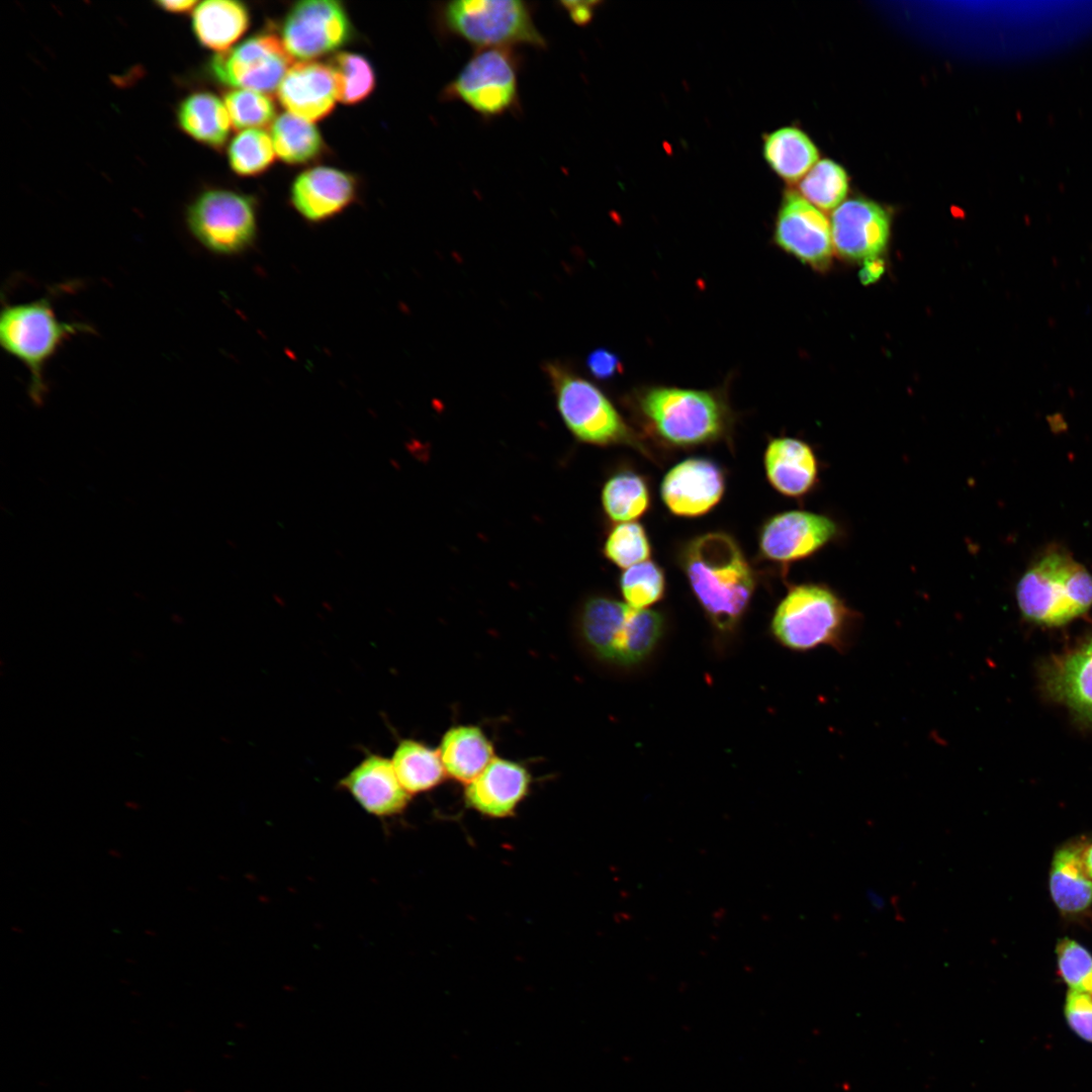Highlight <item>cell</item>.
<instances>
[{
	"label": "cell",
	"instance_id": "obj_8",
	"mask_svg": "<svg viewBox=\"0 0 1092 1092\" xmlns=\"http://www.w3.org/2000/svg\"><path fill=\"white\" fill-rule=\"evenodd\" d=\"M559 413L567 428L593 444H636V439L610 400L592 382L558 361L544 365Z\"/></svg>",
	"mask_w": 1092,
	"mask_h": 1092
},
{
	"label": "cell",
	"instance_id": "obj_42",
	"mask_svg": "<svg viewBox=\"0 0 1092 1092\" xmlns=\"http://www.w3.org/2000/svg\"><path fill=\"white\" fill-rule=\"evenodd\" d=\"M199 2L192 0H179V1H158L157 5L172 13H183L189 10H194Z\"/></svg>",
	"mask_w": 1092,
	"mask_h": 1092
},
{
	"label": "cell",
	"instance_id": "obj_17",
	"mask_svg": "<svg viewBox=\"0 0 1092 1092\" xmlns=\"http://www.w3.org/2000/svg\"><path fill=\"white\" fill-rule=\"evenodd\" d=\"M339 786L368 814L387 818L406 808L411 795L399 783L391 760L380 754H367L343 779Z\"/></svg>",
	"mask_w": 1092,
	"mask_h": 1092
},
{
	"label": "cell",
	"instance_id": "obj_16",
	"mask_svg": "<svg viewBox=\"0 0 1092 1092\" xmlns=\"http://www.w3.org/2000/svg\"><path fill=\"white\" fill-rule=\"evenodd\" d=\"M724 488V475L717 464L704 458H690L665 474L660 492L672 514L693 518L712 510L720 502Z\"/></svg>",
	"mask_w": 1092,
	"mask_h": 1092
},
{
	"label": "cell",
	"instance_id": "obj_11",
	"mask_svg": "<svg viewBox=\"0 0 1092 1092\" xmlns=\"http://www.w3.org/2000/svg\"><path fill=\"white\" fill-rule=\"evenodd\" d=\"M292 57L278 35L257 33L217 53L210 61L212 76L233 89L271 93L290 69Z\"/></svg>",
	"mask_w": 1092,
	"mask_h": 1092
},
{
	"label": "cell",
	"instance_id": "obj_5",
	"mask_svg": "<svg viewBox=\"0 0 1092 1092\" xmlns=\"http://www.w3.org/2000/svg\"><path fill=\"white\" fill-rule=\"evenodd\" d=\"M1015 595L1029 621L1064 625L1092 607V574L1068 552L1050 550L1023 573Z\"/></svg>",
	"mask_w": 1092,
	"mask_h": 1092
},
{
	"label": "cell",
	"instance_id": "obj_24",
	"mask_svg": "<svg viewBox=\"0 0 1092 1092\" xmlns=\"http://www.w3.org/2000/svg\"><path fill=\"white\" fill-rule=\"evenodd\" d=\"M447 776L469 784L495 757L492 742L480 727L458 725L448 729L438 747Z\"/></svg>",
	"mask_w": 1092,
	"mask_h": 1092
},
{
	"label": "cell",
	"instance_id": "obj_1",
	"mask_svg": "<svg viewBox=\"0 0 1092 1092\" xmlns=\"http://www.w3.org/2000/svg\"><path fill=\"white\" fill-rule=\"evenodd\" d=\"M684 566L698 601L720 629L732 628L754 589V575L737 543L724 533L692 541Z\"/></svg>",
	"mask_w": 1092,
	"mask_h": 1092
},
{
	"label": "cell",
	"instance_id": "obj_30",
	"mask_svg": "<svg viewBox=\"0 0 1092 1092\" xmlns=\"http://www.w3.org/2000/svg\"><path fill=\"white\" fill-rule=\"evenodd\" d=\"M800 195L819 209L839 206L848 193L849 177L845 169L830 159L819 160L799 182Z\"/></svg>",
	"mask_w": 1092,
	"mask_h": 1092
},
{
	"label": "cell",
	"instance_id": "obj_19",
	"mask_svg": "<svg viewBox=\"0 0 1092 1092\" xmlns=\"http://www.w3.org/2000/svg\"><path fill=\"white\" fill-rule=\"evenodd\" d=\"M355 178L342 170L318 166L301 172L292 182L290 202L307 221L322 222L347 208L356 197Z\"/></svg>",
	"mask_w": 1092,
	"mask_h": 1092
},
{
	"label": "cell",
	"instance_id": "obj_29",
	"mask_svg": "<svg viewBox=\"0 0 1092 1092\" xmlns=\"http://www.w3.org/2000/svg\"><path fill=\"white\" fill-rule=\"evenodd\" d=\"M276 156L290 165H302L316 159L324 141L315 125L290 112L277 116L271 127Z\"/></svg>",
	"mask_w": 1092,
	"mask_h": 1092
},
{
	"label": "cell",
	"instance_id": "obj_14",
	"mask_svg": "<svg viewBox=\"0 0 1092 1092\" xmlns=\"http://www.w3.org/2000/svg\"><path fill=\"white\" fill-rule=\"evenodd\" d=\"M835 520L822 514L794 510L776 515L762 527V555L775 562L791 563L808 558L839 535Z\"/></svg>",
	"mask_w": 1092,
	"mask_h": 1092
},
{
	"label": "cell",
	"instance_id": "obj_33",
	"mask_svg": "<svg viewBox=\"0 0 1092 1092\" xmlns=\"http://www.w3.org/2000/svg\"><path fill=\"white\" fill-rule=\"evenodd\" d=\"M276 157L271 134L259 128L241 130L228 149L232 170L244 177L265 172Z\"/></svg>",
	"mask_w": 1092,
	"mask_h": 1092
},
{
	"label": "cell",
	"instance_id": "obj_4",
	"mask_svg": "<svg viewBox=\"0 0 1092 1092\" xmlns=\"http://www.w3.org/2000/svg\"><path fill=\"white\" fill-rule=\"evenodd\" d=\"M856 623V613L835 590L822 583H803L793 586L779 604L771 631L793 650L829 646L841 652L849 647Z\"/></svg>",
	"mask_w": 1092,
	"mask_h": 1092
},
{
	"label": "cell",
	"instance_id": "obj_18",
	"mask_svg": "<svg viewBox=\"0 0 1092 1092\" xmlns=\"http://www.w3.org/2000/svg\"><path fill=\"white\" fill-rule=\"evenodd\" d=\"M532 778L520 762L494 757L482 772L466 785L467 807L492 818L514 814L527 797Z\"/></svg>",
	"mask_w": 1092,
	"mask_h": 1092
},
{
	"label": "cell",
	"instance_id": "obj_28",
	"mask_svg": "<svg viewBox=\"0 0 1092 1092\" xmlns=\"http://www.w3.org/2000/svg\"><path fill=\"white\" fill-rule=\"evenodd\" d=\"M390 760L399 783L411 796L433 790L447 776L438 749L416 739L399 740Z\"/></svg>",
	"mask_w": 1092,
	"mask_h": 1092
},
{
	"label": "cell",
	"instance_id": "obj_40",
	"mask_svg": "<svg viewBox=\"0 0 1092 1092\" xmlns=\"http://www.w3.org/2000/svg\"><path fill=\"white\" fill-rule=\"evenodd\" d=\"M563 9L567 11L571 20L578 25L587 24L594 15L595 6L598 2L594 1H568L561 2Z\"/></svg>",
	"mask_w": 1092,
	"mask_h": 1092
},
{
	"label": "cell",
	"instance_id": "obj_43",
	"mask_svg": "<svg viewBox=\"0 0 1092 1092\" xmlns=\"http://www.w3.org/2000/svg\"><path fill=\"white\" fill-rule=\"evenodd\" d=\"M867 896L874 910L881 911L885 907L884 898L875 891L869 890Z\"/></svg>",
	"mask_w": 1092,
	"mask_h": 1092
},
{
	"label": "cell",
	"instance_id": "obj_38",
	"mask_svg": "<svg viewBox=\"0 0 1092 1092\" xmlns=\"http://www.w3.org/2000/svg\"><path fill=\"white\" fill-rule=\"evenodd\" d=\"M1064 1012L1072 1030L1092 1042V994L1071 989L1066 997Z\"/></svg>",
	"mask_w": 1092,
	"mask_h": 1092
},
{
	"label": "cell",
	"instance_id": "obj_21",
	"mask_svg": "<svg viewBox=\"0 0 1092 1092\" xmlns=\"http://www.w3.org/2000/svg\"><path fill=\"white\" fill-rule=\"evenodd\" d=\"M1045 692L1080 718L1092 722V638L1041 671Z\"/></svg>",
	"mask_w": 1092,
	"mask_h": 1092
},
{
	"label": "cell",
	"instance_id": "obj_2",
	"mask_svg": "<svg viewBox=\"0 0 1092 1092\" xmlns=\"http://www.w3.org/2000/svg\"><path fill=\"white\" fill-rule=\"evenodd\" d=\"M85 323L61 321L48 294L35 300L6 303L0 312V345L21 362L29 378L27 392L33 404H42L48 392L44 368L73 336L93 333Z\"/></svg>",
	"mask_w": 1092,
	"mask_h": 1092
},
{
	"label": "cell",
	"instance_id": "obj_23",
	"mask_svg": "<svg viewBox=\"0 0 1092 1092\" xmlns=\"http://www.w3.org/2000/svg\"><path fill=\"white\" fill-rule=\"evenodd\" d=\"M1084 839L1068 841L1054 853L1050 873L1052 899L1060 912L1075 917L1092 906V879L1086 872Z\"/></svg>",
	"mask_w": 1092,
	"mask_h": 1092
},
{
	"label": "cell",
	"instance_id": "obj_31",
	"mask_svg": "<svg viewBox=\"0 0 1092 1092\" xmlns=\"http://www.w3.org/2000/svg\"><path fill=\"white\" fill-rule=\"evenodd\" d=\"M602 502L610 519L630 522L641 517L649 508L647 484L635 473L621 472L605 484Z\"/></svg>",
	"mask_w": 1092,
	"mask_h": 1092
},
{
	"label": "cell",
	"instance_id": "obj_27",
	"mask_svg": "<svg viewBox=\"0 0 1092 1092\" xmlns=\"http://www.w3.org/2000/svg\"><path fill=\"white\" fill-rule=\"evenodd\" d=\"M763 157L778 176L796 182L819 161V151L806 132L785 126L764 138Z\"/></svg>",
	"mask_w": 1092,
	"mask_h": 1092
},
{
	"label": "cell",
	"instance_id": "obj_36",
	"mask_svg": "<svg viewBox=\"0 0 1092 1092\" xmlns=\"http://www.w3.org/2000/svg\"><path fill=\"white\" fill-rule=\"evenodd\" d=\"M650 544L643 527L636 523L618 525L610 533L605 554L616 565L629 568L650 556Z\"/></svg>",
	"mask_w": 1092,
	"mask_h": 1092
},
{
	"label": "cell",
	"instance_id": "obj_20",
	"mask_svg": "<svg viewBox=\"0 0 1092 1092\" xmlns=\"http://www.w3.org/2000/svg\"><path fill=\"white\" fill-rule=\"evenodd\" d=\"M277 95L288 112L310 122L321 120L338 100L333 70L312 61L295 64L281 81Z\"/></svg>",
	"mask_w": 1092,
	"mask_h": 1092
},
{
	"label": "cell",
	"instance_id": "obj_7",
	"mask_svg": "<svg viewBox=\"0 0 1092 1092\" xmlns=\"http://www.w3.org/2000/svg\"><path fill=\"white\" fill-rule=\"evenodd\" d=\"M521 65L514 49L475 51L442 89L440 98L444 102H461L485 120L516 113L521 107Z\"/></svg>",
	"mask_w": 1092,
	"mask_h": 1092
},
{
	"label": "cell",
	"instance_id": "obj_12",
	"mask_svg": "<svg viewBox=\"0 0 1092 1092\" xmlns=\"http://www.w3.org/2000/svg\"><path fill=\"white\" fill-rule=\"evenodd\" d=\"M352 24L342 3L334 0H306L287 12L281 40L292 58L309 62L346 44Z\"/></svg>",
	"mask_w": 1092,
	"mask_h": 1092
},
{
	"label": "cell",
	"instance_id": "obj_22",
	"mask_svg": "<svg viewBox=\"0 0 1092 1092\" xmlns=\"http://www.w3.org/2000/svg\"><path fill=\"white\" fill-rule=\"evenodd\" d=\"M764 467L769 483L790 497H802L818 483L816 454L808 443L799 439L771 440L764 454Z\"/></svg>",
	"mask_w": 1092,
	"mask_h": 1092
},
{
	"label": "cell",
	"instance_id": "obj_37",
	"mask_svg": "<svg viewBox=\"0 0 1092 1092\" xmlns=\"http://www.w3.org/2000/svg\"><path fill=\"white\" fill-rule=\"evenodd\" d=\"M1060 977L1073 990L1085 991L1092 975V956L1079 942L1069 937L1058 940L1056 945Z\"/></svg>",
	"mask_w": 1092,
	"mask_h": 1092
},
{
	"label": "cell",
	"instance_id": "obj_39",
	"mask_svg": "<svg viewBox=\"0 0 1092 1092\" xmlns=\"http://www.w3.org/2000/svg\"><path fill=\"white\" fill-rule=\"evenodd\" d=\"M586 366L589 372L598 379H609L621 370L618 357L607 349H596L587 359Z\"/></svg>",
	"mask_w": 1092,
	"mask_h": 1092
},
{
	"label": "cell",
	"instance_id": "obj_25",
	"mask_svg": "<svg viewBox=\"0 0 1092 1092\" xmlns=\"http://www.w3.org/2000/svg\"><path fill=\"white\" fill-rule=\"evenodd\" d=\"M250 13L247 6L233 0L199 2L192 15L196 39L206 49L224 52L247 31Z\"/></svg>",
	"mask_w": 1092,
	"mask_h": 1092
},
{
	"label": "cell",
	"instance_id": "obj_35",
	"mask_svg": "<svg viewBox=\"0 0 1092 1092\" xmlns=\"http://www.w3.org/2000/svg\"><path fill=\"white\" fill-rule=\"evenodd\" d=\"M620 584L627 605L636 609H645L659 601L665 588L662 569L651 561L627 568Z\"/></svg>",
	"mask_w": 1092,
	"mask_h": 1092
},
{
	"label": "cell",
	"instance_id": "obj_45",
	"mask_svg": "<svg viewBox=\"0 0 1092 1092\" xmlns=\"http://www.w3.org/2000/svg\"><path fill=\"white\" fill-rule=\"evenodd\" d=\"M1085 991L1092 994V975H1091V977H1090V979H1089V981H1088V983L1086 985Z\"/></svg>",
	"mask_w": 1092,
	"mask_h": 1092
},
{
	"label": "cell",
	"instance_id": "obj_13",
	"mask_svg": "<svg viewBox=\"0 0 1092 1092\" xmlns=\"http://www.w3.org/2000/svg\"><path fill=\"white\" fill-rule=\"evenodd\" d=\"M776 243L803 263L827 268L832 258L830 220L795 191L785 193L775 229Z\"/></svg>",
	"mask_w": 1092,
	"mask_h": 1092
},
{
	"label": "cell",
	"instance_id": "obj_26",
	"mask_svg": "<svg viewBox=\"0 0 1092 1092\" xmlns=\"http://www.w3.org/2000/svg\"><path fill=\"white\" fill-rule=\"evenodd\" d=\"M180 128L197 142L221 148L231 131L232 121L223 100L210 92H195L179 105Z\"/></svg>",
	"mask_w": 1092,
	"mask_h": 1092
},
{
	"label": "cell",
	"instance_id": "obj_34",
	"mask_svg": "<svg viewBox=\"0 0 1092 1092\" xmlns=\"http://www.w3.org/2000/svg\"><path fill=\"white\" fill-rule=\"evenodd\" d=\"M229 111L233 127L245 130L265 127L273 124L276 116V107L273 101L264 93L247 90L233 89L223 98Z\"/></svg>",
	"mask_w": 1092,
	"mask_h": 1092
},
{
	"label": "cell",
	"instance_id": "obj_44",
	"mask_svg": "<svg viewBox=\"0 0 1092 1092\" xmlns=\"http://www.w3.org/2000/svg\"><path fill=\"white\" fill-rule=\"evenodd\" d=\"M1083 859L1086 872L1092 879V844L1087 843V845L1085 846Z\"/></svg>",
	"mask_w": 1092,
	"mask_h": 1092
},
{
	"label": "cell",
	"instance_id": "obj_6",
	"mask_svg": "<svg viewBox=\"0 0 1092 1092\" xmlns=\"http://www.w3.org/2000/svg\"><path fill=\"white\" fill-rule=\"evenodd\" d=\"M579 631L584 644L600 659L632 665L653 651L663 632V619L655 611L593 598L582 608Z\"/></svg>",
	"mask_w": 1092,
	"mask_h": 1092
},
{
	"label": "cell",
	"instance_id": "obj_41",
	"mask_svg": "<svg viewBox=\"0 0 1092 1092\" xmlns=\"http://www.w3.org/2000/svg\"><path fill=\"white\" fill-rule=\"evenodd\" d=\"M885 270V263L882 259L876 257L867 259L863 261V267L859 272V277L862 283H873L877 281Z\"/></svg>",
	"mask_w": 1092,
	"mask_h": 1092
},
{
	"label": "cell",
	"instance_id": "obj_3",
	"mask_svg": "<svg viewBox=\"0 0 1092 1092\" xmlns=\"http://www.w3.org/2000/svg\"><path fill=\"white\" fill-rule=\"evenodd\" d=\"M438 32L458 38L475 51L528 46L547 48L534 21V4L521 0H452L434 8Z\"/></svg>",
	"mask_w": 1092,
	"mask_h": 1092
},
{
	"label": "cell",
	"instance_id": "obj_10",
	"mask_svg": "<svg viewBox=\"0 0 1092 1092\" xmlns=\"http://www.w3.org/2000/svg\"><path fill=\"white\" fill-rule=\"evenodd\" d=\"M185 219L196 242L217 256L241 255L257 239L256 202L235 191L210 189L200 193L187 206Z\"/></svg>",
	"mask_w": 1092,
	"mask_h": 1092
},
{
	"label": "cell",
	"instance_id": "obj_15",
	"mask_svg": "<svg viewBox=\"0 0 1092 1092\" xmlns=\"http://www.w3.org/2000/svg\"><path fill=\"white\" fill-rule=\"evenodd\" d=\"M830 225L834 249L849 260L878 257L887 248L891 234L889 212L863 197L847 199L837 206Z\"/></svg>",
	"mask_w": 1092,
	"mask_h": 1092
},
{
	"label": "cell",
	"instance_id": "obj_32",
	"mask_svg": "<svg viewBox=\"0 0 1092 1092\" xmlns=\"http://www.w3.org/2000/svg\"><path fill=\"white\" fill-rule=\"evenodd\" d=\"M333 70L338 101L353 105L367 98L375 87V73L370 62L362 55L341 52L330 62Z\"/></svg>",
	"mask_w": 1092,
	"mask_h": 1092
},
{
	"label": "cell",
	"instance_id": "obj_9",
	"mask_svg": "<svg viewBox=\"0 0 1092 1092\" xmlns=\"http://www.w3.org/2000/svg\"><path fill=\"white\" fill-rule=\"evenodd\" d=\"M643 415L667 442L690 446L718 438L725 413L711 392L676 387H654L640 398Z\"/></svg>",
	"mask_w": 1092,
	"mask_h": 1092
}]
</instances>
